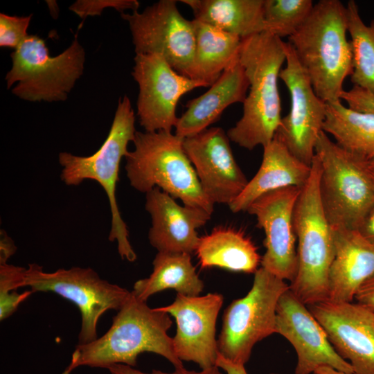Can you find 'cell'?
Instances as JSON below:
<instances>
[{
	"instance_id": "23",
	"label": "cell",
	"mask_w": 374,
	"mask_h": 374,
	"mask_svg": "<svg viewBox=\"0 0 374 374\" xmlns=\"http://www.w3.org/2000/svg\"><path fill=\"white\" fill-rule=\"evenodd\" d=\"M195 253L202 269L217 267L247 274H254L262 259L251 239L231 227H217L200 237Z\"/></svg>"
},
{
	"instance_id": "35",
	"label": "cell",
	"mask_w": 374,
	"mask_h": 374,
	"mask_svg": "<svg viewBox=\"0 0 374 374\" xmlns=\"http://www.w3.org/2000/svg\"><path fill=\"white\" fill-rule=\"evenodd\" d=\"M354 301L374 313V276L360 287Z\"/></svg>"
},
{
	"instance_id": "40",
	"label": "cell",
	"mask_w": 374,
	"mask_h": 374,
	"mask_svg": "<svg viewBox=\"0 0 374 374\" xmlns=\"http://www.w3.org/2000/svg\"><path fill=\"white\" fill-rule=\"evenodd\" d=\"M368 170L374 184V159L368 161L367 162Z\"/></svg>"
},
{
	"instance_id": "33",
	"label": "cell",
	"mask_w": 374,
	"mask_h": 374,
	"mask_svg": "<svg viewBox=\"0 0 374 374\" xmlns=\"http://www.w3.org/2000/svg\"><path fill=\"white\" fill-rule=\"evenodd\" d=\"M341 100L347 103L348 107L374 115V94L357 86L344 91Z\"/></svg>"
},
{
	"instance_id": "19",
	"label": "cell",
	"mask_w": 374,
	"mask_h": 374,
	"mask_svg": "<svg viewBox=\"0 0 374 374\" xmlns=\"http://www.w3.org/2000/svg\"><path fill=\"white\" fill-rule=\"evenodd\" d=\"M145 206L152 220L148 240L158 252L190 255L195 252L200 238L197 230L210 220V213L179 205L157 187L145 194Z\"/></svg>"
},
{
	"instance_id": "31",
	"label": "cell",
	"mask_w": 374,
	"mask_h": 374,
	"mask_svg": "<svg viewBox=\"0 0 374 374\" xmlns=\"http://www.w3.org/2000/svg\"><path fill=\"white\" fill-rule=\"evenodd\" d=\"M33 15L25 17L0 14V46L15 50L28 35Z\"/></svg>"
},
{
	"instance_id": "18",
	"label": "cell",
	"mask_w": 374,
	"mask_h": 374,
	"mask_svg": "<svg viewBox=\"0 0 374 374\" xmlns=\"http://www.w3.org/2000/svg\"><path fill=\"white\" fill-rule=\"evenodd\" d=\"M307 306L353 374H374V313L354 301L326 300Z\"/></svg>"
},
{
	"instance_id": "9",
	"label": "cell",
	"mask_w": 374,
	"mask_h": 374,
	"mask_svg": "<svg viewBox=\"0 0 374 374\" xmlns=\"http://www.w3.org/2000/svg\"><path fill=\"white\" fill-rule=\"evenodd\" d=\"M290 284L262 267L254 273L247 294L233 301L223 315L217 339L219 353L226 359L245 364L253 346L276 333V308Z\"/></svg>"
},
{
	"instance_id": "7",
	"label": "cell",
	"mask_w": 374,
	"mask_h": 374,
	"mask_svg": "<svg viewBox=\"0 0 374 374\" xmlns=\"http://www.w3.org/2000/svg\"><path fill=\"white\" fill-rule=\"evenodd\" d=\"M315 155L321 168L320 197L331 228L357 229L374 205L368 161L341 148L323 131L317 139Z\"/></svg>"
},
{
	"instance_id": "5",
	"label": "cell",
	"mask_w": 374,
	"mask_h": 374,
	"mask_svg": "<svg viewBox=\"0 0 374 374\" xmlns=\"http://www.w3.org/2000/svg\"><path fill=\"white\" fill-rule=\"evenodd\" d=\"M320 171L319 161L314 155L310 177L294 211L298 269L290 290L306 305L328 299L329 271L335 253L333 231L319 194Z\"/></svg>"
},
{
	"instance_id": "8",
	"label": "cell",
	"mask_w": 374,
	"mask_h": 374,
	"mask_svg": "<svg viewBox=\"0 0 374 374\" xmlns=\"http://www.w3.org/2000/svg\"><path fill=\"white\" fill-rule=\"evenodd\" d=\"M85 55L77 34L68 48L53 57L44 39L28 35L10 55L7 88L17 83L12 93L27 101H64L83 73Z\"/></svg>"
},
{
	"instance_id": "29",
	"label": "cell",
	"mask_w": 374,
	"mask_h": 374,
	"mask_svg": "<svg viewBox=\"0 0 374 374\" xmlns=\"http://www.w3.org/2000/svg\"><path fill=\"white\" fill-rule=\"evenodd\" d=\"M313 6L312 0H264L265 31L289 38L305 22Z\"/></svg>"
},
{
	"instance_id": "11",
	"label": "cell",
	"mask_w": 374,
	"mask_h": 374,
	"mask_svg": "<svg viewBox=\"0 0 374 374\" xmlns=\"http://www.w3.org/2000/svg\"><path fill=\"white\" fill-rule=\"evenodd\" d=\"M129 25L136 54H158L186 76L196 44L193 20L180 13L175 0H160L141 12L121 13Z\"/></svg>"
},
{
	"instance_id": "4",
	"label": "cell",
	"mask_w": 374,
	"mask_h": 374,
	"mask_svg": "<svg viewBox=\"0 0 374 374\" xmlns=\"http://www.w3.org/2000/svg\"><path fill=\"white\" fill-rule=\"evenodd\" d=\"M134 150L125 156L130 184L147 193L157 187L184 205L212 215L214 204L204 193L195 169L184 149V139L172 132L135 133Z\"/></svg>"
},
{
	"instance_id": "10",
	"label": "cell",
	"mask_w": 374,
	"mask_h": 374,
	"mask_svg": "<svg viewBox=\"0 0 374 374\" xmlns=\"http://www.w3.org/2000/svg\"><path fill=\"white\" fill-rule=\"evenodd\" d=\"M24 287H30L33 293H55L77 305L81 314L79 344L96 340L100 317L107 310L118 311L131 293L102 279L90 267H73L46 272L36 263L29 264L26 268Z\"/></svg>"
},
{
	"instance_id": "38",
	"label": "cell",
	"mask_w": 374,
	"mask_h": 374,
	"mask_svg": "<svg viewBox=\"0 0 374 374\" xmlns=\"http://www.w3.org/2000/svg\"><path fill=\"white\" fill-rule=\"evenodd\" d=\"M216 366L226 374H248L244 364L233 362L220 353L216 361ZM269 374L276 373H272Z\"/></svg>"
},
{
	"instance_id": "32",
	"label": "cell",
	"mask_w": 374,
	"mask_h": 374,
	"mask_svg": "<svg viewBox=\"0 0 374 374\" xmlns=\"http://www.w3.org/2000/svg\"><path fill=\"white\" fill-rule=\"evenodd\" d=\"M108 7L123 13L125 10H138L139 2L136 0H78L69 7V10L84 19L88 16L100 15Z\"/></svg>"
},
{
	"instance_id": "17",
	"label": "cell",
	"mask_w": 374,
	"mask_h": 374,
	"mask_svg": "<svg viewBox=\"0 0 374 374\" xmlns=\"http://www.w3.org/2000/svg\"><path fill=\"white\" fill-rule=\"evenodd\" d=\"M223 301L219 293L194 296L177 294L170 305L158 308L175 319L172 343L180 360L193 362L202 369L216 366L219 350L215 328Z\"/></svg>"
},
{
	"instance_id": "24",
	"label": "cell",
	"mask_w": 374,
	"mask_h": 374,
	"mask_svg": "<svg viewBox=\"0 0 374 374\" xmlns=\"http://www.w3.org/2000/svg\"><path fill=\"white\" fill-rule=\"evenodd\" d=\"M195 19L242 39L265 31L264 0H181Z\"/></svg>"
},
{
	"instance_id": "6",
	"label": "cell",
	"mask_w": 374,
	"mask_h": 374,
	"mask_svg": "<svg viewBox=\"0 0 374 374\" xmlns=\"http://www.w3.org/2000/svg\"><path fill=\"white\" fill-rule=\"evenodd\" d=\"M135 114L127 95L118 100L109 132L103 145L90 156L82 157L62 152L58 155L62 166L61 179L67 186H78L85 179L97 181L104 189L109 199L112 224L109 240L117 242L118 252L123 260L134 262L136 254L128 236L116 197V184L119 180V168L122 159L129 150L128 143L133 141Z\"/></svg>"
},
{
	"instance_id": "14",
	"label": "cell",
	"mask_w": 374,
	"mask_h": 374,
	"mask_svg": "<svg viewBox=\"0 0 374 374\" xmlns=\"http://www.w3.org/2000/svg\"><path fill=\"white\" fill-rule=\"evenodd\" d=\"M301 188L290 186L266 193L256 199L247 212L256 217L257 226L264 230L266 251L262 268L291 283L298 269L294 211Z\"/></svg>"
},
{
	"instance_id": "39",
	"label": "cell",
	"mask_w": 374,
	"mask_h": 374,
	"mask_svg": "<svg viewBox=\"0 0 374 374\" xmlns=\"http://www.w3.org/2000/svg\"><path fill=\"white\" fill-rule=\"evenodd\" d=\"M313 374H348L344 372L337 371L328 366H322L317 368Z\"/></svg>"
},
{
	"instance_id": "22",
	"label": "cell",
	"mask_w": 374,
	"mask_h": 374,
	"mask_svg": "<svg viewBox=\"0 0 374 374\" xmlns=\"http://www.w3.org/2000/svg\"><path fill=\"white\" fill-rule=\"evenodd\" d=\"M310 172L311 166L296 158L274 135L263 147L262 161L258 172L229 207L233 213L247 211L256 199L266 193L290 186L302 188Z\"/></svg>"
},
{
	"instance_id": "12",
	"label": "cell",
	"mask_w": 374,
	"mask_h": 374,
	"mask_svg": "<svg viewBox=\"0 0 374 374\" xmlns=\"http://www.w3.org/2000/svg\"><path fill=\"white\" fill-rule=\"evenodd\" d=\"M284 47L286 66L279 78L289 91L290 109L282 118L275 135L296 158L310 166L317 139L323 131L326 103L316 94L292 46L287 42Z\"/></svg>"
},
{
	"instance_id": "16",
	"label": "cell",
	"mask_w": 374,
	"mask_h": 374,
	"mask_svg": "<svg viewBox=\"0 0 374 374\" xmlns=\"http://www.w3.org/2000/svg\"><path fill=\"white\" fill-rule=\"evenodd\" d=\"M229 141L227 133L218 127L184 139V149L201 187L214 204L229 206L249 181L234 158Z\"/></svg>"
},
{
	"instance_id": "1",
	"label": "cell",
	"mask_w": 374,
	"mask_h": 374,
	"mask_svg": "<svg viewBox=\"0 0 374 374\" xmlns=\"http://www.w3.org/2000/svg\"><path fill=\"white\" fill-rule=\"evenodd\" d=\"M146 302L131 291L109 329L93 341L78 344L62 374H71L82 366L107 368L121 364L135 367L139 355L144 352L162 356L175 368L184 367L175 352L172 338L168 335L172 324L170 315L158 308H150Z\"/></svg>"
},
{
	"instance_id": "13",
	"label": "cell",
	"mask_w": 374,
	"mask_h": 374,
	"mask_svg": "<svg viewBox=\"0 0 374 374\" xmlns=\"http://www.w3.org/2000/svg\"><path fill=\"white\" fill-rule=\"evenodd\" d=\"M132 75L139 85L137 116L145 132H171L178 118L177 105L183 95L208 87L177 72L158 54H136Z\"/></svg>"
},
{
	"instance_id": "27",
	"label": "cell",
	"mask_w": 374,
	"mask_h": 374,
	"mask_svg": "<svg viewBox=\"0 0 374 374\" xmlns=\"http://www.w3.org/2000/svg\"><path fill=\"white\" fill-rule=\"evenodd\" d=\"M323 131L346 151L366 161L374 159V115L344 105L326 103Z\"/></svg>"
},
{
	"instance_id": "30",
	"label": "cell",
	"mask_w": 374,
	"mask_h": 374,
	"mask_svg": "<svg viewBox=\"0 0 374 374\" xmlns=\"http://www.w3.org/2000/svg\"><path fill=\"white\" fill-rule=\"evenodd\" d=\"M26 268L10 264L0 265V320L10 317L19 305L32 294L31 290L18 293L22 287Z\"/></svg>"
},
{
	"instance_id": "3",
	"label": "cell",
	"mask_w": 374,
	"mask_h": 374,
	"mask_svg": "<svg viewBox=\"0 0 374 374\" xmlns=\"http://www.w3.org/2000/svg\"><path fill=\"white\" fill-rule=\"evenodd\" d=\"M347 33L346 6L339 0H320L288 38L316 94L326 103L341 100L344 80L353 71Z\"/></svg>"
},
{
	"instance_id": "34",
	"label": "cell",
	"mask_w": 374,
	"mask_h": 374,
	"mask_svg": "<svg viewBox=\"0 0 374 374\" xmlns=\"http://www.w3.org/2000/svg\"><path fill=\"white\" fill-rule=\"evenodd\" d=\"M111 374H222L220 368L214 366L207 368H203L200 371H188L184 367L175 368L172 373H166L159 370H152L150 373H144L125 364H114L107 368Z\"/></svg>"
},
{
	"instance_id": "37",
	"label": "cell",
	"mask_w": 374,
	"mask_h": 374,
	"mask_svg": "<svg viewBox=\"0 0 374 374\" xmlns=\"http://www.w3.org/2000/svg\"><path fill=\"white\" fill-rule=\"evenodd\" d=\"M356 230L366 240L374 245V205L368 211Z\"/></svg>"
},
{
	"instance_id": "25",
	"label": "cell",
	"mask_w": 374,
	"mask_h": 374,
	"mask_svg": "<svg viewBox=\"0 0 374 374\" xmlns=\"http://www.w3.org/2000/svg\"><path fill=\"white\" fill-rule=\"evenodd\" d=\"M193 20L196 34L195 50L186 76L211 87L239 57L242 39L195 19Z\"/></svg>"
},
{
	"instance_id": "26",
	"label": "cell",
	"mask_w": 374,
	"mask_h": 374,
	"mask_svg": "<svg viewBox=\"0 0 374 374\" xmlns=\"http://www.w3.org/2000/svg\"><path fill=\"white\" fill-rule=\"evenodd\" d=\"M149 277L136 281L132 292L147 301L152 295L172 289L185 296H199L204 287L188 253L158 252Z\"/></svg>"
},
{
	"instance_id": "21",
	"label": "cell",
	"mask_w": 374,
	"mask_h": 374,
	"mask_svg": "<svg viewBox=\"0 0 374 374\" xmlns=\"http://www.w3.org/2000/svg\"><path fill=\"white\" fill-rule=\"evenodd\" d=\"M249 87L238 57L207 91L188 102L186 112L178 118L175 134L184 139L208 129L229 105L244 103Z\"/></svg>"
},
{
	"instance_id": "2",
	"label": "cell",
	"mask_w": 374,
	"mask_h": 374,
	"mask_svg": "<svg viewBox=\"0 0 374 374\" xmlns=\"http://www.w3.org/2000/svg\"><path fill=\"white\" fill-rule=\"evenodd\" d=\"M282 39L264 31L242 39L239 61L249 83L242 116L230 128V141L251 150L274 138L282 119L278 79L286 55Z\"/></svg>"
},
{
	"instance_id": "20",
	"label": "cell",
	"mask_w": 374,
	"mask_h": 374,
	"mask_svg": "<svg viewBox=\"0 0 374 374\" xmlns=\"http://www.w3.org/2000/svg\"><path fill=\"white\" fill-rule=\"evenodd\" d=\"M334 258L328 276V299L353 302L360 287L374 276V245L356 229H332Z\"/></svg>"
},
{
	"instance_id": "36",
	"label": "cell",
	"mask_w": 374,
	"mask_h": 374,
	"mask_svg": "<svg viewBox=\"0 0 374 374\" xmlns=\"http://www.w3.org/2000/svg\"><path fill=\"white\" fill-rule=\"evenodd\" d=\"M17 247L7 233L0 231V265L6 264L8 259L15 253Z\"/></svg>"
},
{
	"instance_id": "28",
	"label": "cell",
	"mask_w": 374,
	"mask_h": 374,
	"mask_svg": "<svg viewBox=\"0 0 374 374\" xmlns=\"http://www.w3.org/2000/svg\"><path fill=\"white\" fill-rule=\"evenodd\" d=\"M346 10L353 52L350 80L354 86L374 94V19L365 24L353 0L348 1Z\"/></svg>"
},
{
	"instance_id": "15",
	"label": "cell",
	"mask_w": 374,
	"mask_h": 374,
	"mask_svg": "<svg viewBox=\"0 0 374 374\" xmlns=\"http://www.w3.org/2000/svg\"><path fill=\"white\" fill-rule=\"evenodd\" d=\"M276 333L285 337L296 351L294 374H313L322 366L353 374L351 365L336 352L322 326L290 289L277 305Z\"/></svg>"
}]
</instances>
